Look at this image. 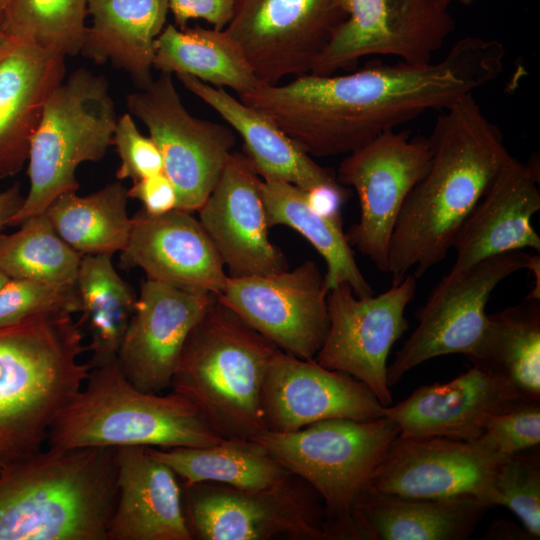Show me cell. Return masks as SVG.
Masks as SVG:
<instances>
[{
	"label": "cell",
	"instance_id": "cell-7",
	"mask_svg": "<svg viewBox=\"0 0 540 540\" xmlns=\"http://www.w3.org/2000/svg\"><path fill=\"white\" fill-rule=\"evenodd\" d=\"M399 427L383 416L370 421L327 419L291 432L255 437L290 473L322 498L329 540H369L357 505Z\"/></svg>",
	"mask_w": 540,
	"mask_h": 540
},
{
	"label": "cell",
	"instance_id": "cell-20",
	"mask_svg": "<svg viewBox=\"0 0 540 540\" xmlns=\"http://www.w3.org/2000/svg\"><path fill=\"white\" fill-rule=\"evenodd\" d=\"M261 181L248 158L232 152L212 192L197 210L229 277L288 269L283 253L268 236Z\"/></svg>",
	"mask_w": 540,
	"mask_h": 540
},
{
	"label": "cell",
	"instance_id": "cell-25",
	"mask_svg": "<svg viewBox=\"0 0 540 540\" xmlns=\"http://www.w3.org/2000/svg\"><path fill=\"white\" fill-rule=\"evenodd\" d=\"M117 486L107 540H192L180 481L146 447L117 448Z\"/></svg>",
	"mask_w": 540,
	"mask_h": 540
},
{
	"label": "cell",
	"instance_id": "cell-24",
	"mask_svg": "<svg viewBox=\"0 0 540 540\" xmlns=\"http://www.w3.org/2000/svg\"><path fill=\"white\" fill-rule=\"evenodd\" d=\"M64 74L65 56L6 36L0 47V180L27 161L44 105Z\"/></svg>",
	"mask_w": 540,
	"mask_h": 540
},
{
	"label": "cell",
	"instance_id": "cell-43",
	"mask_svg": "<svg viewBox=\"0 0 540 540\" xmlns=\"http://www.w3.org/2000/svg\"><path fill=\"white\" fill-rule=\"evenodd\" d=\"M349 196L338 181L319 184L305 191L309 206L321 216L342 223L341 209Z\"/></svg>",
	"mask_w": 540,
	"mask_h": 540
},
{
	"label": "cell",
	"instance_id": "cell-50",
	"mask_svg": "<svg viewBox=\"0 0 540 540\" xmlns=\"http://www.w3.org/2000/svg\"><path fill=\"white\" fill-rule=\"evenodd\" d=\"M458 2H460L461 4L463 5H470L472 4L475 0H457Z\"/></svg>",
	"mask_w": 540,
	"mask_h": 540
},
{
	"label": "cell",
	"instance_id": "cell-3",
	"mask_svg": "<svg viewBox=\"0 0 540 540\" xmlns=\"http://www.w3.org/2000/svg\"><path fill=\"white\" fill-rule=\"evenodd\" d=\"M72 315L45 311L0 327V473L46 446L55 417L88 376Z\"/></svg>",
	"mask_w": 540,
	"mask_h": 540
},
{
	"label": "cell",
	"instance_id": "cell-14",
	"mask_svg": "<svg viewBox=\"0 0 540 540\" xmlns=\"http://www.w3.org/2000/svg\"><path fill=\"white\" fill-rule=\"evenodd\" d=\"M416 288L417 278L409 273L375 296L358 297L346 283L329 290V329L314 360L363 382L384 407L390 406L387 359L408 328L404 313Z\"/></svg>",
	"mask_w": 540,
	"mask_h": 540
},
{
	"label": "cell",
	"instance_id": "cell-19",
	"mask_svg": "<svg viewBox=\"0 0 540 540\" xmlns=\"http://www.w3.org/2000/svg\"><path fill=\"white\" fill-rule=\"evenodd\" d=\"M215 296L142 281L117 354L120 369L135 387L151 393L170 387L182 347Z\"/></svg>",
	"mask_w": 540,
	"mask_h": 540
},
{
	"label": "cell",
	"instance_id": "cell-22",
	"mask_svg": "<svg viewBox=\"0 0 540 540\" xmlns=\"http://www.w3.org/2000/svg\"><path fill=\"white\" fill-rule=\"evenodd\" d=\"M540 159L513 158L499 172L453 242L450 273H461L493 255L530 248L540 253L532 217L540 210Z\"/></svg>",
	"mask_w": 540,
	"mask_h": 540
},
{
	"label": "cell",
	"instance_id": "cell-16",
	"mask_svg": "<svg viewBox=\"0 0 540 540\" xmlns=\"http://www.w3.org/2000/svg\"><path fill=\"white\" fill-rule=\"evenodd\" d=\"M345 18L340 0H237L225 31L259 81L277 84L310 73Z\"/></svg>",
	"mask_w": 540,
	"mask_h": 540
},
{
	"label": "cell",
	"instance_id": "cell-39",
	"mask_svg": "<svg viewBox=\"0 0 540 540\" xmlns=\"http://www.w3.org/2000/svg\"><path fill=\"white\" fill-rule=\"evenodd\" d=\"M479 439L506 457L538 446L540 399L510 400L488 417Z\"/></svg>",
	"mask_w": 540,
	"mask_h": 540
},
{
	"label": "cell",
	"instance_id": "cell-48",
	"mask_svg": "<svg viewBox=\"0 0 540 540\" xmlns=\"http://www.w3.org/2000/svg\"><path fill=\"white\" fill-rule=\"evenodd\" d=\"M434 1L440 4L441 6L448 8L453 0H434Z\"/></svg>",
	"mask_w": 540,
	"mask_h": 540
},
{
	"label": "cell",
	"instance_id": "cell-11",
	"mask_svg": "<svg viewBox=\"0 0 540 540\" xmlns=\"http://www.w3.org/2000/svg\"><path fill=\"white\" fill-rule=\"evenodd\" d=\"M131 114L147 127L176 189L177 208L197 211L212 192L236 144L228 125L192 116L172 74L160 72L146 88L127 96Z\"/></svg>",
	"mask_w": 540,
	"mask_h": 540
},
{
	"label": "cell",
	"instance_id": "cell-38",
	"mask_svg": "<svg viewBox=\"0 0 540 540\" xmlns=\"http://www.w3.org/2000/svg\"><path fill=\"white\" fill-rule=\"evenodd\" d=\"M77 287L30 279H9L0 288V327L45 311L80 312Z\"/></svg>",
	"mask_w": 540,
	"mask_h": 540
},
{
	"label": "cell",
	"instance_id": "cell-29",
	"mask_svg": "<svg viewBox=\"0 0 540 540\" xmlns=\"http://www.w3.org/2000/svg\"><path fill=\"white\" fill-rule=\"evenodd\" d=\"M153 68L186 74L239 95L260 84L240 46L224 30L165 26L155 41Z\"/></svg>",
	"mask_w": 540,
	"mask_h": 540
},
{
	"label": "cell",
	"instance_id": "cell-30",
	"mask_svg": "<svg viewBox=\"0 0 540 540\" xmlns=\"http://www.w3.org/2000/svg\"><path fill=\"white\" fill-rule=\"evenodd\" d=\"M261 196L269 228L290 227L301 234L326 264L324 284L329 291L348 284L356 296L373 295V290L356 263L342 223L327 219L308 204L305 191L283 181L262 180Z\"/></svg>",
	"mask_w": 540,
	"mask_h": 540
},
{
	"label": "cell",
	"instance_id": "cell-47",
	"mask_svg": "<svg viewBox=\"0 0 540 540\" xmlns=\"http://www.w3.org/2000/svg\"><path fill=\"white\" fill-rule=\"evenodd\" d=\"M11 0H0V14H3Z\"/></svg>",
	"mask_w": 540,
	"mask_h": 540
},
{
	"label": "cell",
	"instance_id": "cell-34",
	"mask_svg": "<svg viewBox=\"0 0 540 540\" xmlns=\"http://www.w3.org/2000/svg\"><path fill=\"white\" fill-rule=\"evenodd\" d=\"M127 200V189L115 181L86 196L63 193L44 213L58 235L82 256H113L129 239L132 220Z\"/></svg>",
	"mask_w": 540,
	"mask_h": 540
},
{
	"label": "cell",
	"instance_id": "cell-32",
	"mask_svg": "<svg viewBox=\"0 0 540 540\" xmlns=\"http://www.w3.org/2000/svg\"><path fill=\"white\" fill-rule=\"evenodd\" d=\"M76 287L81 306L77 323L89 337L87 364L91 369L117 358L137 295L109 255H83Z\"/></svg>",
	"mask_w": 540,
	"mask_h": 540
},
{
	"label": "cell",
	"instance_id": "cell-42",
	"mask_svg": "<svg viewBox=\"0 0 540 540\" xmlns=\"http://www.w3.org/2000/svg\"><path fill=\"white\" fill-rule=\"evenodd\" d=\"M127 194L128 198L139 200L142 208L151 215L177 208L176 189L163 172L134 181Z\"/></svg>",
	"mask_w": 540,
	"mask_h": 540
},
{
	"label": "cell",
	"instance_id": "cell-27",
	"mask_svg": "<svg viewBox=\"0 0 540 540\" xmlns=\"http://www.w3.org/2000/svg\"><path fill=\"white\" fill-rule=\"evenodd\" d=\"M168 11V0H87L92 23L81 53L98 64L111 62L146 88L153 81L155 41Z\"/></svg>",
	"mask_w": 540,
	"mask_h": 540
},
{
	"label": "cell",
	"instance_id": "cell-33",
	"mask_svg": "<svg viewBox=\"0 0 540 540\" xmlns=\"http://www.w3.org/2000/svg\"><path fill=\"white\" fill-rule=\"evenodd\" d=\"M146 449L184 484L211 482L262 488L292 474L253 438L223 439L207 446Z\"/></svg>",
	"mask_w": 540,
	"mask_h": 540
},
{
	"label": "cell",
	"instance_id": "cell-35",
	"mask_svg": "<svg viewBox=\"0 0 540 540\" xmlns=\"http://www.w3.org/2000/svg\"><path fill=\"white\" fill-rule=\"evenodd\" d=\"M19 226L14 233L0 234V271L9 279L75 286L82 255L58 235L46 214Z\"/></svg>",
	"mask_w": 540,
	"mask_h": 540
},
{
	"label": "cell",
	"instance_id": "cell-8",
	"mask_svg": "<svg viewBox=\"0 0 540 540\" xmlns=\"http://www.w3.org/2000/svg\"><path fill=\"white\" fill-rule=\"evenodd\" d=\"M109 84L81 68L49 95L29 150L30 189L8 226L44 213L59 195L79 188L76 170L100 161L112 145L117 123Z\"/></svg>",
	"mask_w": 540,
	"mask_h": 540
},
{
	"label": "cell",
	"instance_id": "cell-49",
	"mask_svg": "<svg viewBox=\"0 0 540 540\" xmlns=\"http://www.w3.org/2000/svg\"><path fill=\"white\" fill-rule=\"evenodd\" d=\"M9 280V278L0 271V288Z\"/></svg>",
	"mask_w": 540,
	"mask_h": 540
},
{
	"label": "cell",
	"instance_id": "cell-15",
	"mask_svg": "<svg viewBox=\"0 0 540 540\" xmlns=\"http://www.w3.org/2000/svg\"><path fill=\"white\" fill-rule=\"evenodd\" d=\"M346 14L310 73L331 75L370 55L422 65L455 28L448 8L434 0H340Z\"/></svg>",
	"mask_w": 540,
	"mask_h": 540
},
{
	"label": "cell",
	"instance_id": "cell-26",
	"mask_svg": "<svg viewBox=\"0 0 540 540\" xmlns=\"http://www.w3.org/2000/svg\"><path fill=\"white\" fill-rule=\"evenodd\" d=\"M184 87L215 110L242 138L254 171L263 180L290 183L303 191L338 181L335 173L320 166L269 117L214 87L186 74H176Z\"/></svg>",
	"mask_w": 540,
	"mask_h": 540
},
{
	"label": "cell",
	"instance_id": "cell-28",
	"mask_svg": "<svg viewBox=\"0 0 540 540\" xmlns=\"http://www.w3.org/2000/svg\"><path fill=\"white\" fill-rule=\"evenodd\" d=\"M490 508L472 496L405 498L365 489L356 510L369 540H466Z\"/></svg>",
	"mask_w": 540,
	"mask_h": 540
},
{
	"label": "cell",
	"instance_id": "cell-4",
	"mask_svg": "<svg viewBox=\"0 0 540 540\" xmlns=\"http://www.w3.org/2000/svg\"><path fill=\"white\" fill-rule=\"evenodd\" d=\"M117 448L44 447L0 473V540H107Z\"/></svg>",
	"mask_w": 540,
	"mask_h": 540
},
{
	"label": "cell",
	"instance_id": "cell-2",
	"mask_svg": "<svg viewBox=\"0 0 540 540\" xmlns=\"http://www.w3.org/2000/svg\"><path fill=\"white\" fill-rule=\"evenodd\" d=\"M441 111L428 138V169L409 193L391 236V284L411 270L418 279L447 257L468 216L514 158L474 94Z\"/></svg>",
	"mask_w": 540,
	"mask_h": 540
},
{
	"label": "cell",
	"instance_id": "cell-18",
	"mask_svg": "<svg viewBox=\"0 0 540 540\" xmlns=\"http://www.w3.org/2000/svg\"><path fill=\"white\" fill-rule=\"evenodd\" d=\"M383 405L361 381L280 349L266 372L261 408L266 429L291 432L327 419L370 421Z\"/></svg>",
	"mask_w": 540,
	"mask_h": 540
},
{
	"label": "cell",
	"instance_id": "cell-23",
	"mask_svg": "<svg viewBox=\"0 0 540 540\" xmlns=\"http://www.w3.org/2000/svg\"><path fill=\"white\" fill-rule=\"evenodd\" d=\"M520 396L507 380L472 366L449 382L417 388L383 407V415L397 424L400 436L474 440L490 415Z\"/></svg>",
	"mask_w": 540,
	"mask_h": 540
},
{
	"label": "cell",
	"instance_id": "cell-45",
	"mask_svg": "<svg viewBox=\"0 0 540 540\" xmlns=\"http://www.w3.org/2000/svg\"><path fill=\"white\" fill-rule=\"evenodd\" d=\"M484 539H533V537L525 528L521 530L513 523L495 521Z\"/></svg>",
	"mask_w": 540,
	"mask_h": 540
},
{
	"label": "cell",
	"instance_id": "cell-40",
	"mask_svg": "<svg viewBox=\"0 0 540 540\" xmlns=\"http://www.w3.org/2000/svg\"><path fill=\"white\" fill-rule=\"evenodd\" d=\"M112 145L121 160L116 171L119 181L132 179L134 182L163 172V159L157 145L150 136L139 132L129 113L118 118Z\"/></svg>",
	"mask_w": 540,
	"mask_h": 540
},
{
	"label": "cell",
	"instance_id": "cell-31",
	"mask_svg": "<svg viewBox=\"0 0 540 540\" xmlns=\"http://www.w3.org/2000/svg\"><path fill=\"white\" fill-rule=\"evenodd\" d=\"M467 358L507 380L522 397L540 399V300L526 298L488 315L484 336Z\"/></svg>",
	"mask_w": 540,
	"mask_h": 540
},
{
	"label": "cell",
	"instance_id": "cell-13",
	"mask_svg": "<svg viewBox=\"0 0 540 540\" xmlns=\"http://www.w3.org/2000/svg\"><path fill=\"white\" fill-rule=\"evenodd\" d=\"M508 457L479 438L398 434L365 489L405 498L472 496L494 507L498 506L496 481Z\"/></svg>",
	"mask_w": 540,
	"mask_h": 540
},
{
	"label": "cell",
	"instance_id": "cell-6",
	"mask_svg": "<svg viewBox=\"0 0 540 540\" xmlns=\"http://www.w3.org/2000/svg\"><path fill=\"white\" fill-rule=\"evenodd\" d=\"M221 440L182 396L135 387L116 358L89 370L81 389L55 417L45 447L173 448Z\"/></svg>",
	"mask_w": 540,
	"mask_h": 540
},
{
	"label": "cell",
	"instance_id": "cell-44",
	"mask_svg": "<svg viewBox=\"0 0 540 540\" xmlns=\"http://www.w3.org/2000/svg\"><path fill=\"white\" fill-rule=\"evenodd\" d=\"M25 197L21 193L19 184H14L0 193V234L8 226L13 216L20 210Z\"/></svg>",
	"mask_w": 540,
	"mask_h": 540
},
{
	"label": "cell",
	"instance_id": "cell-5",
	"mask_svg": "<svg viewBox=\"0 0 540 540\" xmlns=\"http://www.w3.org/2000/svg\"><path fill=\"white\" fill-rule=\"evenodd\" d=\"M278 350L215 296L182 347L170 391L220 438H253L267 430L261 391Z\"/></svg>",
	"mask_w": 540,
	"mask_h": 540
},
{
	"label": "cell",
	"instance_id": "cell-9",
	"mask_svg": "<svg viewBox=\"0 0 540 540\" xmlns=\"http://www.w3.org/2000/svg\"><path fill=\"white\" fill-rule=\"evenodd\" d=\"M182 506L196 540H329L317 491L290 474L262 488L181 483Z\"/></svg>",
	"mask_w": 540,
	"mask_h": 540
},
{
	"label": "cell",
	"instance_id": "cell-21",
	"mask_svg": "<svg viewBox=\"0 0 540 540\" xmlns=\"http://www.w3.org/2000/svg\"><path fill=\"white\" fill-rule=\"evenodd\" d=\"M120 267H139L146 278L180 289L219 295L228 275L200 221L191 212L174 209L151 215L143 208L132 217Z\"/></svg>",
	"mask_w": 540,
	"mask_h": 540
},
{
	"label": "cell",
	"instance_id": "cell-36",
	"mask_svg": "<svg viewBox=\"0 0 540 540\" xmlns=\"http://www.w3.org/2000/svg\"><path fill=\"white\" fill-rule=\"evenodd\" d=\"M87 0H11L3 13L6 36L63 56L81 52Z\"/></svg>",
	"mask_w": 540,
	"mask_h": 540
},
{
	"label": "cell",
	"instance_id": "cell-1",
	"mask_svg": "<svg viewBox=\"0 0 540 540\" xmlns=\"http://www.w3.org/2000/svg\"><path fill=\"white\" fill-rule=\"evenodd\" d=\"M504 45L460 38L438 62L375 64L346 75L262 87L257 106L310 156L349 154L429 110H443L504 70Z\"/></svg>",
	"mask_w": 540,
	"mask_h": 540
},
{
	"label": "cell",
	"instance_id": "cell-17",
	"mask_svg": "<svg viewBox=\"0 0 540 540\" xmlns=\"http://www.w3.org/2000/svg\"><path fill=\"white\" fill-rule=\"evenodd\" d=\"M324 276L314 261L269 275L227 278L217 299L281 351L314 359L328 329Z\"/></svg>",
	"mask_w": 540,
	"mask_h": 540
},
{
	"label": "cell",
	"instance_id": "cell-10",
	"mask_svg": "<svg viewBox=\"0 0 540 540\" xmlns=\"http://www.w3.org/2000/svg\"><path fill=\"white\" fill-rule=\"evenodd\" d=\"M531 255L523 250L488 257L461 273H447L418 311V326L387 367L395 385L421 363L448 354L472 355L488 325L486 305L507 277L527 269Z\"/></svg>",
	"mask_w": 540,
	"mask_h": 540
},
{
	"label": "cell",
	"instance_id": "cell-41",
	"mask_svg": "<svg viewBox=\"0 0 540 540\" xmlns=\"http://www.w3.org/2000/svg\"><path fill=\"white\" fill-rule=\"evenodd\" d=\"M237 0H168L179 28L187 27L192 19H203L214 29L224 30L231 21Z\"/></svg>",
	"mask_w": 540,
	"mask_h": 540
},
{
	"label": "cell",
	"instance_id": "cell-46",
	"mask_svg": "<svg viewBox=\"0 0 540 540\" xmlns=\"http://www.w3.org/2000/svg\"><path fill=\"white\" fill-rule=\"evenodd\" d=\"M6 39V34L3 30V14H0V47L2 46L4 40Z\"/></svg>",
	"mask_w": 540,
	"mask_h": 540
},
{
	"label": "cell",
	"instance_id": "cell-12",
	"mask_svg": "<svg viewBox=\"0 0 540 540\" xmlns=\"http://www.w3.org/2000/svg\"><path fill=\"white\" fill-rule=\"evenodd\" d=\"M429 162L428 138L389 130L349 153L339 165L338 182L356 191L360 206L359 220L346 233L347 239L381 272H388L398 216Z\"/></svg>",
	"mask_w": 540,
	"mask_h": 540
},
{
	"label": "cell",
	"instance_id": "cell-37",
	"mask_svg": "<svg viewBox=\"0 0 540 540\" xmlns=\"http://www.w3.org/2000/svg\"><path fill=\"white\" fill-rule=\"evenodd\" d=\"M496 490L498 506L509 508L533 539L540 537V454L509 456L502 466Z\"/></svg>",
	"mask_w": 540,
	"mask_h": 540
}]
</instances>
